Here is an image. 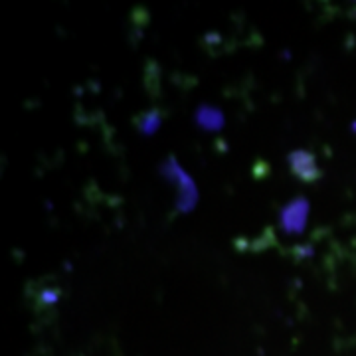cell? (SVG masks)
<instances>
[{
  "label": "cell",
  "instance_id": "1",
  "mask_svg": "<svg viewBox=\"0 0 356 356\" xmlns=\"http://www.w3.org/2000/svg\"><path fill=\"white\" fill-rule=\"evenodd\" d=\"M159 175L165 178L166 182H170L177 188V198H175V210L178 214H191L192 210L198 206L200 194L196 188L194 178L178 165L177 156H166L165 161L159 166Z\"/></svg>",
  "mask_w": 356,
  "mask_h": 356
},
{
  "label": "cell",
  "instance_id": "2",
  "mask_svg": "<svg viewBox=\"0 0 356 356\" xmlns=\"http://www.w3.org/2000/svg\"><path fill=\"white\" fill-rule=\"evenodd\" d=\"M311 202L305 196H297L280 210V228L285 236H301L307 228Z\"/></svg>",
  "mask_w": 356,
  "mask_h": 356
},
{
  "label": "cell",
  "instance_id": "3",
  "mask_svg": "<svg viewBox=\"0 0 356 356\" xmlns=\"http://www.w3.org/2000/svg\"><path fill=\"white\" fill-rule=\"evenodd\" d=\"M287 165H289L293 177L299 178L301 182H315L323 177L317 165V159L311 151H303V149L291 151L287 154Z\"/></svg>",
  "mask_w": 356,
  "mask_h": 356
},
{
  "label": "cell",
  "instance_id": "4",
  "mask_svg": "<svg viewBox=\"0 0 356 356\" xmlns=\"http://www.w3.org/2000/svg\"><path fill=\"white\" fill-rule=\"evenodd\" d=\"M194 125L206 133H220L226 125V115L216 105L202 103L194 111Z\"/></svg>",
  "mask_w": 356,
  "mask_h": 356
},
{
  "label": "cell",
  "instance_id": "5",
  "mask_svg": "<svg viewBox=\"0 0 356 356\" xmlns=\"http://www.w3.org/2000/svg\"><path fill=\"white\" fill-rule=\"evenodd\" d=\"M163 119H165V113L161 109H147L133 117V125L143 137H153L163 125Z\"/></svg>",
  "mask_w": 356,
  "mask_h": 356
},
{
  "label": "cell",
  "instance_id": "6",
  "mask_svg": "<svg viewBox=\"0 0 356 356\" xmlns=\"http://www.w3.org/2000/svg\"><path fill=\"white\" fill-rule=\"evenodd\" d=\"M60 301V289H42L38 293V303L42 307H51Z\"/></svg>",
  "mask_w": 356,
  "mask_h": 356
},
{
  "label": "cell",
  "instance_id": "7",
  "mask_svg": "<svg viewBox=\"0 0 356 356\" xmlns=\"http://www.w3.org/2000/svg\"><path fill=\"white\" fill-rule=\"evenodd\" d=\"M295 254H297L299 259H301V257H307V255L311 257V255H313V250H311L309 245H301V248H297V250H295Z\"/></svg>",
  "mask_w": 356,
  "mask_h": 356
}]
</instances>
